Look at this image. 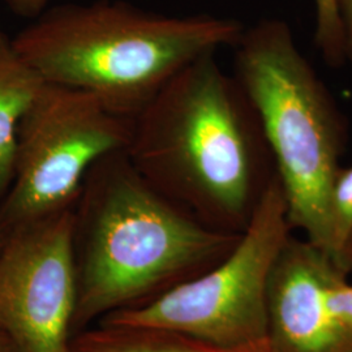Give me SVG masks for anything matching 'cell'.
<instances>
[{"label": "cell", "instance_id": "obj_1", "mask_svg": "<svg viewBox=\"0 0 352 352\" xmlns=\"http://www.w3.org/2000/svg\"><path fill=\"white\" fill-rule=\"evenodd\" d=\"M126 154L202 223L241 234L277 167L260 116L217 52L176 74L133 120Z\"/></svg>", "mask_w": 352, "mask_h": 352}, {"label": "cell", "instance_id": "obj_2", "mask_svg": "<svg viewBox=\"0 0 352 352\" xmlns=\"http://www.w3.org/2000/svg\"><path fill=\"white\" fill-rule=\"evenodd\" d=\"M239 238L202 223L154 188L126 151L104 155L89 170L76 202L74 325L200 276Z\"/></svg>", "mask_w": 352, "mask_h": 352}, {"label": "cell", "instance_id": "obj_3", "mask_svg": "<svg viewBox=\"0 0 352 352\" xmlns=\"http://www.w3.org/2000/svg\"><path fill=\"white\" fill-rule=\"evenodd\" d=\"M243 29L228 17L173 16L98 0L47 7L12 39L46 82L88 91L135 120L176 74L232 47Z\"/></svg>", "mask_w": 352, "mask_h": 352}, {"label": "cell", "instance_id": "obj_4", "mask_svg": "<svg viewBox=\"0 0 352 352\" xmlns=\"http://www.w3.org/2000/svg\"><path fill=\"white\" fill-rule=\"evenodd\" d=\"M232 49V75L260 116L289 227L334 257L330 189L347 149L349 119L286 21L244 26Z\"/></svg>", "mask_w": 352, "mask_h": 352}, {"label": "cell", "instance_id": "obj_5", "mask_svg": "<svg viewBox=\"0 0 352 352\" xmlns=\"http://www.w3.org/2000/svg\"><path fill=\"white\" fill-rule=\"evenodd\" d=\"M289 235L277 176L226 257L153 302L109 316L104 325L173 333L221 352H269L267 283Z\"/></svg>", "mask_w": 352, "mask_h": 352}, {"label": "cell", "instance_id": "obj_6", "mask_svg": "<svg viewBox=\"0 0 352 352\" xmlns=\"http://www.w3.org/2000/svg\"><path fill=\"white\" fill-rule=\"evenodd\" d=\"M133 120L88 91L45 82L23 116L12 183L0 200V235L74 209L98 160L126 151Z\"/></svg>", "mask_w": 352, "mask_h": 352}, {"label": "cell", "instance_id": "obj_7", "mask_svg": "<svg viewBox=\"0 0 352 352\" xmlns=\"http://www.w3.org/2000/svg\"><path fill=\"white\" fill-rule=\"evenodd\" d=\"M75 208L19 227L0 248V331L19 352H72Z\"/></svg>", "mask_w": 352, "mask_h": 352}, {"label": "cell", "instance_id": "obj_8", "mask_svg": "<svg viewBox=\"0 0 352 352\" xmlns=\"http://www.w3.org/2000/svg\"><path fill=\"white\" fill-rule=\"evenodd\" d=\"M349 274L329 252L289 235L267 283L269 352H352V333L327 307V289Z\"/></svg>", "mask_w": 352, "mask_h": 352}, {"label": "cell", "instance_id": "obj_9", "mask_svg": "<svg viewBox=\"0 0 352 352\" xmlns=\"http://www.w3.org/2000/svg\"><path fill=\"white\" fill-rule=\"evenodd\" d=\"M45 82L0 29V200L12 183L20 122Z\"/></svg>", "mask_w": 352, "mask_h": 352}, {"label": "cell", "instance_id": "obj_10", "mask_svg": "<svg viewBox=\"0 0 352 352\" xmlns=\"http://www.w3.org/2000/svg\"><path fill=\"white\" fill-rule=\"evenodd\" d=\"M72 352H221L182 336L104 325L72 342Z\"/></svg>", "mask_w": 352, "mask_h": 352}, {"label": "cell", "instance_id": "obj_11", "mask_svg": "<svg viewBox=\"0 0 352 352\" xmlns=\"http://www.w3.org/2000/svg\"><path fill=\"white\" fill-rule=\"evenodd\" d=\"M330 225L333 253L340 257L352 235V166H340L330 189Z\"/></svg>", "mask_w": 352, "mask_h": 352}, {"label": "cell", "instance_id": "obj_12", "mask_svg": "<svg viewBox=\"0 0 352 352\" xmlns=\"http://www.w3.org/2000/svg\"><path fill=\"white\" fill-rule=\"evenodd\" d=\"M316 45L324 60L333 68L347 63L344 36L337 0H315Z\"/></svg>", "mask_w": 352, "mask_h": 352}, {"label": "cell", "instance_id": "obj_13", "mask_svg": "<svg viewBox=\"0 0 352 352\" xmlns=\"http://www.w3.org/2000/svg\"><path fill=\"white\" fill-rule=\"evenodd\" d=\"M327 307L333 320L352 333V285L347 279L327 289Z\"/></svg>", "mask_w": 352, "mask_h": 352}, {"label": "cell", "instance_id": "obj_14", "mask_svg": "<svg viewBox=\"0 0 352 352\" xmlns=\"http://www.w3.org/2000/svg\"><path fill=\"white\" fill-rule=\"evenodd\" d=\"M10 11L21 19L34 20L47 7L50 0H4Z\"/></svg>", "mask_w": 352, "mask_h": 352}, {"label": "cell", "instance_id": "obj_15", "mask_svg": "<svg viewBox=\"0 0 352 352\" xmlns=\"http://www.w3.org/2000/svg\"><path fill=\"white\" fill-rule=\"evenodd\" d=\"M337 7L344 36L347 63L352 64V0H337Z\"/></svg>", "mask_w": 352, "mask_h": 352}, {"label": "cell", "instance_id": "obj_16", "mask_svg": "<svg viewBox=\"0 0 352 352\" xmlns=\"http://www.w3.org/2000/svg\"><path fill=\"white\" fill-rule=\"evenodd\" d=\"M342 265L346 267V270L349 273L352 272V235L351 238L347 241L344 250L342 252V257H340Z\"/></svg>", "mask_w": 352, "mask_h": 352}, {"label": "cell", "instance_id": "obj_17", "mask_svg": "<svg viewBox=\"0 0 352 352\" xmlns=\"http://www.w3.org/2000/svg\"><path fill=\"white\" fill-rule=\"evenodd\" d=\"M0 352H19L8 340L0 342Z\"/></svg>", "mask_w": 352, "mask_h": 352}, {"label": "cell", "instance_id": "obj_18", "mask_svg": "<svg viewBox=\"0 0 352 352\" xmlns=\"http://www.w3.org/2000/svg\"><path fill=\"white\" fill-rule=\"evenodd\" d=\"M7 340V337H6V336H4V334L0 331V342H3V340Z\"/></svg>", "mask_w": 352, "mask_h": 352}, {"label": "cell", "instance_id": "obj_19", "mask_svg": "<svg viewBox=\"0 0 352 352\" xmlns=\"http://www.w3.org/2000/svg\"><path fill=\"white\" fill-rule=\"evenodd\" d=\"M1 244H3V236L0 235V248H1Z\"/></svg>", "mask_w": 352, "mask_h": 352}]
</instances>
